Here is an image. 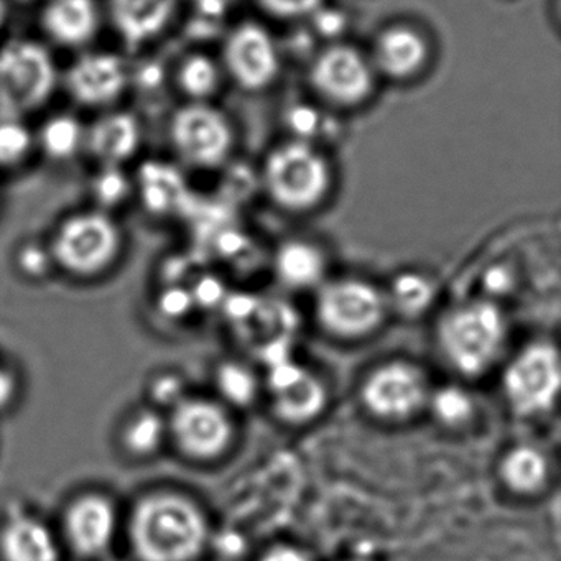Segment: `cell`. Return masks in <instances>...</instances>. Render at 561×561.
Masks as SVG:
<instances>
[{
  "label": "cell",
  "mask_w": 561,
  "mask_h": 561,
  "mask_svg": "<svg viewBox=\"0 0 561 561\" xmlns=\"http://www.w3.org/2000/svg\"><path fill=\"white\" fill-rule=\"evenodd\" d=\"M310 83L327 103L354 107L373 93L374 68L356 48L333 45L314 58Z\"/></svg>",
  "instance_id": "obj_11"
},
{
  "label": "cell",
  "mask_w": 561,
  "mask_h": 561,
  "mask_svg": "<svg viewBox=\"0 0 561 561\" xmlns=\"http://www.w3.org/2000/svg\"><path fill=\"white\" fill-rule=\"evenodd\" d=\"M58 70L41 42L15 38L0 47V119L37 113L57 90Z\"/></svg>",
  "instance_id": "obj_4"
},
{
  "label": "cell",
  "mask_w": 561,
  "mask_h": 561,
  "mask_svg": "<svg viewBox=\"0 0 561 561\" xmlns=\"http://www.w3.org/2000/svg\"><path fill=\"white\" fill-rule=\"evenodd\" d=\"M34 147V134L24 121L0 119V167L12 169L21 165Z\"/></svg>",
  "instance_id": "obj_28"
},
{
  "label": "cell",
  "mask_w": 561,
  "mask_h": 561,
  "mask_svg": "<svg viewBox=\"0 0 561 561\" xmlns=\"http://www.w3.org/2000/svg\"><path fill=\"white\" fill-rule=\"evenodd\" d=\"M129 186L119 167H104L94 180V196L104 208H113L126 198Z\"/></svg>",
  "instance_id": "obj_31"
},
{
  "label": "cell",
  "mask_w": 561,
  "mask_h": 561,
  "mask_svg": "<svg viewBox=\"0 0 561 561\" xmlns=\"http://www.w3.org/2000/svg\"><path fill=\"white\" fill-rule=\"evenodd\" d=\"M347 561H364V560H347Z\"/></svg>",
  "instance_id": "obj_42"
},
{
  "label": "cell",
  "mask_w": 561,
  "mask_h": 561,
  "mask_svg": "<svg viewBox=\"0 0 561 561\" xmlns=\"http://www.w3.org/2000/svg\"><path fill=\"white\" fill-rule=\"evenodd\" d=\"M126 61L111 51H93L78 58L67 73V90L81 106L116 103L127 87Z\"/></svg>",
  "instance_id": "obj_15"
},
{
  "label": "cell",
  "mask_w": 561,
  "mask_h": 561,
  "mask_svg": "<svg viewBox=\"0 0 561 561\" xmlns=\"http://www.w3.org/2000/svg\"><path fill=\"white\" fill-rule=\"evenodd\" d=\"M5 15H8V5L5 0H0V25L4 24Z\"/></svg>",
  "instance_id": "obj_40"
},
{
  "label": "cell",
  "mask_w": 561,
  "mask_h": 561,
  "mask_svg": "<svg viewBox=\"0 0 561 561\" xmlns=\"http://www.w3.org/2000/svg\"><path fill=\"white\" fill-rule=\"evenodd\" d=\"M167 438V420L156 409L137 410L123 423L119 432L121 448L129 458L139 461L159 455Z\"/></svg>",
  "instance_id": "obj_23"
},
{
  "label": "cell",
  "mask_w": 561,
  "mask_h": 561,
  "mask_svg": "<svg viewBox=\"0 0 561 561\" xmlns=\"http://www.w3.org/2000/svg\"><path fill=\"white\" fill-rule=\"evenodd\" d=\"M19 2H34V0H19Z\"/></svg>",
  "instance_id": "obj_41"
},
{
  "label": "cell",
  "mask_w": 561,
  "mask_h": 561,
  "mask_svg": "<svg viewBox=\"0 0 561 561\" xmlns=\"http://www.w3.org/2000/svg\"><path fill=\"white\" fill-rule=\"evenodd\" d=\"M176 81L182 93L188 96L192 103H206V100L218 90L221 78L218 65L211 58L196 54L190 55L180 65Z\"/></svg>",
  "instance_id": "obj_26"
},
{
  "label": "cell",
  "mask_w": 561,
  "mask_h": 561,
  "mask_svg": "<svg viewBox=\"0 0 561 561\" xmlns=\"http://www.w3.org/2000/svg\"><path fill=\"white\" fill-rule=\"evenodd\" d=\"M123 245V232L107 213L81 211L58 225L48 251L55 267L78 280H91L116 265Z\"/></svg>",
  "instance_id": "obj_3"
},
{
  "label": "cell",
  "mask_w": 561,
  "mask_h": 561,
  "mask_svg": "<svg viewBox=\"0 0 561 561\" xmlns=\"http://www.w3.org/2000/svg\"><path fill=\"white\" fill-rule=\"evenodd\" d=\"M499 479L512 494L531 497L547 485L550 466L547 456L534 445L512 446L499 462Z\"/></svg>",
  "instance_id": "obj_22"
},
{
  "label": "cell",
  "mask_w": 561,
  "mask_h": 561,
  "mask_svg": "<svg viewBox=\"0 0 561 561\" xmlns=\"http://www.w3.org/2000/svg\"><path fill=\"white\" fill-rule=\"evenodd\" d=\"M190 304H193L192 295L186 294L183 288H167L160 294L159 308L165 318H180L188 310Z\"/></svg>",
  "instance_id": "obj_34"
},
{
  "label": "cell",
  "mask_w": 561,
  "mask_h": 561,
  "mask_svg": "<svg viewBox=\"0 0 561 561\" xmlns=\"http://www.w3.org/2000/svg\"><path fill=\"white\" fill-rule=\"evenodd\" d=\"M318 323L341 340H360L376 333L387 318L389 298L360 278H340L318 287Z\"/></svg>",
  "instance_id": "obj_6"
},
{
  "label": "cell",
  "mask_w": 561,
  "mask_h": 561,
  "mask_svg": "<svg viewBox=\"0 0 561 561\" xmlns=\"http://www.w3.org/2000/svg\"><path fill=\"white\" fill-rule=\"evenodd\" d=\"M504 311L489 300L453 305L436 324L443 359L465 377H479L501 359L507 343Z\"/></svg>",
  "instance_id": "obj_2"
},
{
  "label": "cell",
  "mask_w": 561,
  "mask_h": 561,
  "mask_svg": "<svg viewBox=\"0 0 561 561\" xmlns=\"http://www.w3.org/2000/svg\"><path fill=\"white\" fill-rule=\"evenodd\" d=\"M45 34L61 47H83L100 28L96 0H47L41 15Z\"/></svg>",
  "instance_id": "obj_16"
},
{
  "label": "cell",
  "mask_w": 561,
  "mask_h": 561,
  "mask_svg": "<svg viewBox=\"0 0 561 561\" xmlns=\"http://www.w3.org/2000/svg\"><path fill=\"white\" fill-rule=\"evenodd\" d=\"M259 561H310L305 551L298 550L291 545H277L265 551Z\"/></svg>",
  "instance_id": "obj_37"
},
{
  "label": "cell",
  "mask_w": 561,
  "mask_h": 561,
  "mask_svg": "<svg viewBox=\"0 0 561 561\" xmlns=\"http://www.w3.org/2000/svg\"><path fill=\"white\" fill-rule=\"evenodd\" d=\"M428 380L420 367L392 360L367 374L360 402L380 422L402 423L419 415L430 397Z\"/></svg>",
  "instance_id": "obj_9"
},
{
  "label": "cell",
  "mask_w": 561,
  "mask_h": 561,
  "mask_svg": "<svg viewBox=\"0 0 561 561\" xmlns=\"http://www.w3.org/2000/svg\"><path fill=\"white\" fill-rule=\"evenodd\" d=\"M167 432L180 455L195 462L221 458L234 439V425L225 407L202 397L179 400L167 420Z\"/></svg>",
  "instance_id": "obj_8"
},
{
  "label": "cell",
  "mask_w": 561,
  "mask_h": 561,
  "mask_svg": "<svg viewBox=\"0 0 561 561\" xmlns=\"http://www.w3.org/2000/svg\"><path fill=\"white\" fill-rule=\"evenodd\" d=\"M225 67L242 90H265L280 70L274 38L261 25H239L226 41Z\"/></svg>",
  "instance_id": "obj_13"
},
{
  "label": "cell",
  "mask_w": 561,
  "mask_h": 561,
  "mask_svg": "<svg viewBox=\"0 0 561 561\" xmlns=\"http://www.w3.org/2000/svg\"><path fill=\"white\" fill-rule=\"evenodd\" d=\"M275 274L285 287L310 290L323 284L327 261L320 248L307 241L284 242L275 252Z\"/></svg>",
  "instance_id": "obj_21"
},
{
  "label": "cell",
  "mask_w": 561,
  "mask_h": 561,
  "mask_svg": "<svg viewBox=\"0 0 561 561\" xmlns=\"http://www.w3.org/2000/svg\"><path fill=\"white\" fill-rule=\"evenodd\" d=\"M433 288L422 275H400L390 290V301L403 313H420L432 300Z\"/></svg>",
  "instance_id": "obj_30"
},
{
  "label": "cell",
  "mask_w": 561,
  "mask_h": 561,
  "mask_svg": "<svg viewBox=\"0 0 561 561\" xmlns=\"http://www.w3.org/2000/svg\"><path fill=\"white\" fill-rule=\"evenodd\" d=\"M127 537L137 561H195L208 543V518L182 492L150 491L134 502Z\"/></svg>",
  "instance_id": "obj_1"
},
{
  "label": "cell",
  "mask_w": 561,
  "mask_h": 561,
  "mask_svg": "<svg viewBox=\"0 0 561 561\" xmlns=\"http://www.w3.org/2000/svg\"><path fill=\"white\" fill-rule=\"evenodd\" d=\"M435 419L448 428H461L471 422L474 403L461 387L448 386L430 392L428 403Z\"/></svg>",
  "instance_id": "obj_27"
},
{
  "label": "cell",
  "mask_w": 561,
  "mask_h": 561,
  "mask_svg": "<svg viewBox=\"0 0 561 561\" xmlns=\"http://www.w3.org/2000/svg\"><path fill=\"white\" fill-rule=\"evenodd\" d=\"M219 392L234 405H249L257 396V380L248 367L241 364H222L216 373Z\"/></svg>",
  "instance_id": "obj_29"
},
{
  "label": "cell",
  "mask_w": 561,
  "mask_h": 561,
  "mask_svg": "<svg viewBox=\"0 0 561 561\" xmlns=\"http://www.w3.org/2000/svg\"><path fill=\"white\" fill-rule=\"evenodd\" d=\"M18 397V379L8 367L0 366V412L8 410Z\"/></svg>",
  "instance_id": "obj_36"
},
{
  "label": "cell",
  "mask_w": 561,
  "mask_h": 561,
  "mask_svg": "<svg viewBox=\"0 0 561 561\" xmlns=\"http://www.w3.org/2000/svg\"><path fill=\"white\" fill-rule=\"evenodd\" d=\"M176 0H110V15L124 42L134 47L159 37L175 14Z\"/></svg>",
  "instance_id": "obj_18"
},
{
  "label": "cell",
  "mask_w": 561,
  "mask_h": 561,
  "mask_svg": "<svg viewBox=\"0 0 561 561\" xmlns=\"http://www.w3.org/2000/svg\"><path fill=\"white\" fill-rule=\"evenodd\" d=\"M173 147L183 162L198 169L221 165L232 149V127L225 114L206 103H190L170 123Z\"/></svg>",
  "instance_id": "obj_10"
},
{
  "label": "cell",
  "mask_w": 561,
  "mask_h": 561,
  "mask_svg": "<svg viewBox=\"0 0 561 561\" xmlns=\"http://www.w3.org/2000/svg\"><path fill=\"white\" fill-rule=\"evenodd\" d=\"M264 183L275 205L287 211H310L327 198L331 170L327 159L313 147L290 142L268 156Z\"/></svg>",
  "instance_id": "obj_5"
},
{
  "label": "cell",
  "mask_w": 561,
  "mask_h": 561,
  "mask_svg": "<svg viewBox=\"0 0 561 561\" xmlns=\"http://www.w3.org/2000/svg\"><path fill=\"white\" fill-rule=\"evenodd\" d=\"M203 15H222L226 9L232 4V0H193Z\"/></svg>",
  "instance_id": "obj_38"
},
{
  "label": "cell",
  "mask_w": 561,
  "mask_h": 561,
  "mask_svg": "<svg viewBox=\"0 0 561 561\" xmlns=\"http://www.w3.org/2000/svg\"><path fill=\"white\" fill-rule=\"evenodd\" d=\"M87 130L71 114L48 117L38 130V144L50 159H70L84 144Z\"/></svg>",
  "instance_id": "obj_25"
},
{
  "label": "cell",
  "mask_w": 561,
  "mask_h": 561,
  "mask_svg": "<svg viewBox=\"0 0 561 561\" xmlns=\"http://www.w3.org/2000/svg\"><path fill=\"white\" fill-rule=\"evenodd\" d=\"M327 14H321L320 28L324 35L336 34L343 28V22H341L340 15L334 14L333 11H324Z\"/></svg>",
  "instance_id": "obj_39"
},
{
  "label": "cell",
  "mask_w": 561,
  "mask_h": 561,
  "mask_svg": "<svg viewBox=\"0 0 561 561\" xmlns=\"http://www.w3.org/2000/svg\"><path fill=\"white\" fill-rule=\"evenodd\" d=\"M2 561H60L54 531L31 515H14L0 528Z\"/></svg>",
  "instance_id": "obj_20"
},
{
  "label": "cell",
  "mask_w": 561,
  "mask_h": 561,
  "mask_svg": "<svg viewBox=\"0 0 561 561\" xmlns=\"http://www.w3.org/2000/svg\"><path fill=\"white\" fill-rule=\"evenodd\" d=\"M84 144L104 167H119L133 159L139 149V121L124 111L106 114L87 130Z\"/></svg>",
  "instance_id": "obj_19"
},
{
  "label": "cell",
  "mask_w": 561,
  "mask_h": 561,
  "mask_svg": "<svg viewBox=\"0 0 561 561\" xmlns=\"http://www.w3.org/2000/svg\"><path fill=\"white\" fill-rule=\"evenodd\" d=\"M323 0H261L262 8L277 19H300L317 14Z\"/></svg>",
  "instance_id": "obj_32"
},
{
  "label": "cell",
  "mask_w": 561,
  "mask_h": 561,
  "mask_svg": "<svg viewBox=\"0 0 561 561\" xmlns=\"http://www.w3.org/2000/svg\"><path fill=\"white\" fill-rule=\"evenodd\" d=\"M272 409L282 422L304 425L323 413L328 402L324 383L300 364L284 359L268 373Z\"/></svg>",
  "instance_id": "obj_14"
},
{
  "label": "cell",
  "mask_w": 561,
  "mask_h": 561,
  "mask_svg": "<svg viewBox=\"0 0 561 561\" xmlns=\"http://www.w3.org/2000/svg\"><path fill=\"white\" fill-rule=\"evenodd\" d=\"M117 507L110 495L90 491L68 502L64 535L75 554L87 560L103 557L116 537Z\"/></svg>",
  "instance_id": "obj_12"
},
{
  "label": "cell",
  "mask_w": 561,
  "mask_h": 561,
  "mask_svg": "<svg viewBox=\"0 0 561 561\" xmlns=\"http://www.w3.org/2000/svg\"><path fill=\"white\" fill-rule=\"evenodd\" d=\"M150 393H152V399H156L157 402L170 403L172 407L175 405L179 400L183 399V397L180 396L179 382L169 376L153 380V382L150 383Z\"/></svg>",
  "instance_id": "obj_35"
},
{
  "label": "cell",
  "mask_w": 561,
  "mask_h": 561,
  "mask_svg": "<svg viewBox=\"0 0 561 561\" xmlns=\"http://www.w3.org/2000/svg\"><path fill=\"white\" fill-rule=\"evenodd\" d=\"M502 390L512 412L538 416L550 412L560 390V359L547 341L525 346L505 367Z\"/></svg>",
  "instance_id": "obj_7"
},
{
  "label": "cell",
  "mask_w": 561,
  "mask_h": 561,
  "mask_svg": "<svg viewBox=\"0 0 561 561\" xmlns=\"http://www.w3.org/2000/svg\"><path fill=\"white\" fill-rule=\"evenodd\" d=\"M137 186L140 198L152 213L170 211L183 192V182L179 173L157 162L146 163L140 169Z\"/></svg>",
  "instance_id": "obj_24"
},
{
  "label": "cell",
  "mask_w": 561,
  "mask_h": 561,
  "mask_svg": "<svg viewBox=\"0 0 561 561\" xmlns=\"http://www.w3.org/2000/svg\"><path fill=\"white\" fill-rule=\"evenodd\" d=\"M428 60L425 38L410 27H392L379 35L374 45V71L392 80H410L419 75Z\"/></svg>",
  "instance_id": "obj_17"
},
{
  "label": "cell",
  "mask_w": 561,
  "mask_h": 561,
  "mask_svg": "<svg viewBox=\"0 0 561 561\" xmlns=\"http://www.w3.org/2000/svg\"><path fill=\"white\" fill-rule=\"evenodd\" d=\"M19 267L27 277H44L54 267V259L48 249L32 244L19 252Z\"/></svg>",
  "instance_id": "obj_33"
}]
</instances>
